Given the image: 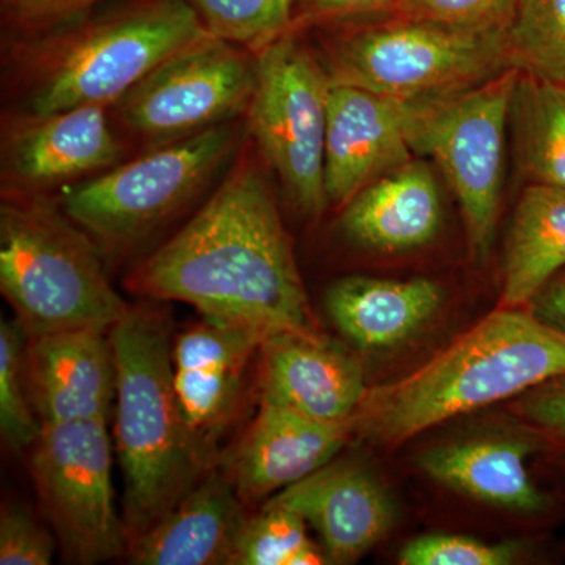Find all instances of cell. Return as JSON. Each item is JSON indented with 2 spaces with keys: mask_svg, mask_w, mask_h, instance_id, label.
I'll list each match as a JSON object with an SVG mask.
<instances>
[{
  "mask_svg": "<svg viewBox=\"0 0 565 565\" xmlns=\"http://www.w3.org/2000/svg\"><path fill=\"white\" fill-rule=\"evenodd\" d=\"M111 463L107 419L43 424L32 446L33 484L68 563L102 564L129 550Z\"/></svg>",
  "mask_w": 565,
  "mask_h": 565,
  "instance_id": "30bf717a",
  "label": "cell"
},
{
  "mask_svg": "<svg viewBox=\"0 0 565 565\" xmlns=\"http://www.w3.org/2000/svg\"><path fill=\"white\" fill-rule=\"evenodd\" d=\"M553 463H555L557 470L565 473V451L557 452V455L553 457Z\"/></svg>",
  "mask_w": 565,
  "mask_h": 565,
  "instance_id": "d590c367",
  "label": "cell"
},
{
  "mask_svg": "<svg viewBox=\"0 0 565 565\" xmlns=\"http://www.w3.org/2000/svg\"><path fill=\"white\" fill-rule=\"evenodd\" d=\"M120 140L107 107L79 106L14 122L3 140V178L14 192L41 189L117 166Z\"/></svg>",
  "mask_w": 565,
  "mask_h": 565,
  "instance_id": "2e32d148",
  "label": "cell"
},
{
  "mask_svg": "<svg viewBox=\"0 0 565 565\" xmlns=\"http://www.w3.org/2000/svg\"><path fill=\"white\" fill-rule=\"evenodd\" d=\"M262 399L322 423H351L367 388L362 366L321 334L277 333L259 351Z\"/></svg>",
  "mask_w": 565,
  "mask_h": 565,
  "instance_id": "ac0fdd59",
  "label": "cell"
},
{
  "mask_svg": "<svg viewBox=\"0 0 565 565\" xmlns=\"http://www.w3.org/2000/svg\"><path fill=\"white\" fill-rule=\"evenodd\" d=\"M269 500L299 512L321 537L330 564L362 559L396 520L392 494L355 460H332Z\"/></svg>",
  "mask_w": 565,
  "mask_h": 565,
  "instance_id": "9a60e30c",
  "label": "cell"
},
{
  "mask_svg": "<svg viewBox=\"0 0 565 565\" xmlns=\"http://www.w3.org/2000/svg\"><path fill=\"white\" fill-rule=\"evenodd\" d=\"M109 332L77 329L29 338L25 379L41 423L109 422L117 393Z\"/></svg>",
  "mask_w": 565,
  "mask_h": 565,
  "instance_id": "e0dca14e",
  "label": "cell"
},
{
  "mask_svg": "<svg viewBox=\"0 0 565 565\" xmlns=\"http://www.w3.org/2000/svg\"><path fill=\"white\" fill-rule=\"evenodd\" d=\"M125 285L266 337L321 334L273 188L247 150L202 210L137 263Z\"/></svg>",
  "mask_w": 565,
  "mask_h": 565,
  "instance_id": "6da1fadb",
  "label": "cell"
},
{
  "mask_svg": "<svg viewBox=\"0 0 565 565\" xmlns=\"http://www.w3.org/2000/svg\"><path fill=\"white\" fill-rule=\"evenodd\" d=\"M236 143L230 122L156 145L62 195L63 211L102 252L132 247L202 192Z\"/></svg>",
  "mask_w": 565,
  "mask_h": 565,
  "instance_id": "ba28073f",
  "label": "cell"
},
{
  "mask_svg": "<svg viewBox=\"0 0 565 565\" xmlns=\"http://www.w3.org/2000/svg\"><path fill=\"white\" fill-rule=\"evenodd\" d=\"M326 68L297 39L282 33L256 52V84L248 104V129L263 162L280 180L289 202L319 217L326 192Z\"/></svg>",
  "mask_w": 565,
  "mask_h": 565,
  "instance_id": "9c48e42d",
  "label": "cell"
},
{
  "mask_svg": "<svg viewBox=\"0 0 565 565\" xmlns=\"http://www.w3.org/2000/svg\"><path fill=\"white\" fill-rule=\"evenodd\" d=\"M330 564L322 545L308 535V523L288 505L267 500L258 514L247 516L232 565Z\"/></svg>",
  "mask_w": 565,
  "mask_h": 565,
  "instance_id": "484cf974",
  "label": "cell"
},
{
  "mask_svg": "<svg viewBox=\"0 0 565 565\" xmlns=\"http://www.w3.org/2000/svg\"><path fill=\"white\" fill-rule=\"evenodd\" d=\"M511 68L565 85V0H514L508 29Z\"/></svg>",
  "mask_w": 565,
  "mask_h": 565,
  "instance_id": "d4e9b609",
  "label": "cell"
},
{
  "mask_svg": "<svg viewBox=\"0 0 565 565\" xmlns=\"http://www.w3.org/2000/svg\"><path fill=\"white\" fill-rule=\"evenodd\" d=\"M537 446L522 438L457 441L424 452L419 467L434 481L481 503L541 515L552 511L553 501L527 470V459Z\"/></svg>",
  "mask_w": 565,
  "mask_h": 565,
  "instance_id": "44dd1931",
  "label": "cell"
},
{
  "mask_svg": "<svg viewBox=\"0 0 565 565\" xmlns=\"http://www.w3.org/2000/svg\"><path fill=\"white\" fill-rule=\"evenodd\" d=\"M441 302L440 285L427 278L403 281L355 275L334 281L326 296L334 327L367 351L403 343L437 313Z\"/></svg>",
  "mask_w": 565,
  "mask_h": 565,
  "instance_id": "7402d4cb",
  "label": "cell"
},
{
  "mask_svg": "<svg viewBox=\"0 0 565 565\" xmlns=\"http://www.w3.org/2000/svg\"><path fill=\"white\" fill-rule=\"evenodd\" d=\"M514 0H396L397 20L445 25H481L509 17Z\"/></svg>",
  "mask_w": 565,
  "mask_h": 565,
  "instance_id": "4dcf8cb0",
  "label": "cell"
},
{
  "mask_svg": "<svg viewBox=\"0 0 565 565\" xmlns=\"http://www.w3.org/2000/svg\"><path fill=\"white\" fill-rule=\"evenodd\" d=\"M563 87H564V90H565V85H563Z\"/></svg>",
  "mask_w": 565,
  "mask_h": 565,
  "instance_id": "8d00e7d4",
  "label": "cell"
},
{
  "mask_svg": "<svg viewBox=\"0 0 565 565\" xmlns=\"http://www.w3.org/2000/svg\"><path fill=\"white\" fill-rule=\"evenodd\" d=\"M526 308L539 321L565 334V269L550 280Z\"/></svg>",
  "mask_w": 565,
  "mask_h": 565,
  "instance_id": "e575fe53",
  "label": "cell"
},
{
  "mask_svg": "<svg viewBox=\"0 0 565 565\" xmlns=\"http://www.w3.org/2000/svg\"><path fill=\"white\" fill-rule=\"evenodd\" d=\"M109 333L117 364L115 448L131 545L211 468L196 452L178 405L169 318L150 307H131Z\"/></svg>",
  "mask_w": 565,
  "mask_h": 565,
  "instance_id": "3957f363",
  "label": "cell"
},
{
  "mask_svg": "<svg viewBox=\"0 0 565 565\" xmlns=\"http://www.w3.org/2000/svg\"><path fill=\"white\" fill-rule=\"evenodd\" d=\"M396 0H296L292 31L313 24H334L364 14L392 11Z\"/></svg>",
  "mask_w": 565,
  "mask_h": 565,
  "instance_id": "836d02e7",
  "label": "cell"
},
{
  "mask_svg": "<svg viewBox=\"0 0 565 565\" xmlns=\"http://www.w3.org/2000/svg\"><path fill=\"white\" fill-rule=\"evenodd\" d=\"M215 39L258 52L292 31L296 0H185Z\"/></svg>",
  "mask_w": 565,
  "mask_h": 565,
  "instance_id": "4316f807",
  "label": "cell"
},
{
  "mask_svg": "<svg viewBox=\"0 0 565 565\" xmlns=\"http://www.w3.org/2000/svg\"><path fill=\"white\" fill-rule=\"evenodd\" d=\"M565 373V334L530 308H498L430 362L367 390L352 434L396 446L438 424L522 396Z\"/></svg>",
  "mask_w": 565,
  "mask_h": 565,
  "instance_id": "7a4b0ae2",
  "label": "cell"
},
{
  "mask_svg": "<svg viewBox=\"0 0 565 565\" xmlns=\"http://www.w3.org/2000/svg\"><path fill=\"white\" fill-rule=\"evenodd\" d=\"M522 552V544H487L455 534H429L414 539L399 553L403 565H508Z\"/></svg>",
  "mask_w": 565,
  "mask_h": 565,
  "instance_id": "f1b7e54d",
  "label": "cell"
},
{
  "mask_svg": "<svg viewBox=\"0 0 565 565\" xmlns=\"http://www.w3.org/2000/svg\"><path fill=\"white\" fill-rule=\"evenodd\" d=\"M351 423H322L262 399L259 412L221 471L244 503H258L332 462L344 448Z\"/></svg>",
  "mask_w": 565,
  "mask_h": 565,
  "instance_id": "5bb4252c",
  "label": "cell"
},
{
  "mask_svg": "<svg viewBox=\"0 0 565 565\" xmlns=\"http://www.w3.org/2000/svg\"><path fill=\"white\" fill-rule=\"evenodd\" d=\"M441 226V199L433 170L414 161L384 174L345 204L341 230L367 250H415L435 239Z\"/></svg>",
  "mask_w": 565,
  "mask_h": 565,
  "instance_id": "ffe728a7",
  "label": "cell"
},
{
  "mask_svg": "<svg viewBox=\"0 0 565 565\" xmlns=\"http://www.w3.org/2000/svg\"><path fill=\"white\" fill-rule=\"evenodd\" d=\"M520 161L534 184L565 189V90L520 73L514 104Z\"/></svg>",
  "mask_w": 565,
  "mask_h": 565,
  "instance_id": "cb8c5ba5",
  "label": "cell"
},
{
  "mask_svg": "<svg viewBox=\"0 0 565 565\" xmlns=\"http://www.w3.org/2000/svg\"><path fill=\"white\" fill-rule=\"evenodd\" d=\"M503 20L445 25L397 20L341 33L329 43L332 84L355 85L399 102L475 87L511 70Z\"/></svg>",
  "mask_w": 565,
  "mask_h": 565,
  "instance_id": "8992f818",
  "label": "cell"
},
{
  "mask_svg": "<svg viewBox=\"0 0 565 565\" xmlns=\"http://www.w3.org/2000/svg\"><path fill=\"white\" fill-rule=\"evenodd\" d=\"M519 70L465 90L407 103L408 141L437 163L462 207L475 259L492 248L503 191L505 126Z\"/></svg>",
  "mask_w": 565,
  "mask_h": 565,
  "instance_id": "52a82bcc",
  "label": "cell"
},
{
  "mask_svg": "<svg viewBox=\"0 0 565 565\" xmlns=\"http://www.w3.org/2000/svg\"><path fill=\"white\" fill-rule=\"evenodd\" d=\"M255 84V52L210 35L162 62L114 109L122 128L156 147L247 111Z\"/></svg>",
  "mask_w": 565,
  "mask_h": 565,
  "instance_id": "8fae6325",
  "label": "cell"
},
{
  "mask_svg": "<svg viewBox=\"0 0 565 565\" xmlns=\"http://www.w3.org/2000/svg\"><path fill=\"white\" fill-rule=\"evenodd\" d=\"M185 0H137L77 22L33 58L29 111L115 106L167 58L210 36Z\"/></svg>",
  "mask_w": 565,
  "mask_h": 565,
  "instance_id": "5b68a950",
  "label": "cell"
},
{
  "mask_svg": "<svg viewBox=\"0 0 565 565\" xmlns=\"http://www.w3.org/2000/svg\"><path fill=\"white\" fill-rule=\"evenodd\" d=\"M221 470L212 468L161 522L129 545L137 565H232L247 514Z\"/></svg>",
  "mask_w": 565,
  "mask_h": 565,
  "instance_id": "d6986e66",
  "label": "cell"
},
{
  "mask_svg": "<svg viewBox=\"0 0 565 565\" xmlns=\"http://www.w3.org/2000/svg\"><path fill=\"white\" fill-rule=\"evenodd\" d=\"M55 541L31 511L14 505L0 516V564L50 565Z\"/></svg>",
  "mask_w": 565,
  "mask_h": 565,
  "instance_id": "f546056e",
  "label": "cell"
},
{
  "mask_svg": "<svg viewBox=\"0 0 565 565\" xmlns=\"http://www.w3.org/2000/svg\"><path fill=\"white\" fill-rule=\"evenodd\" d=\"M514 408L531 429L565 451V373L523 393Z\"/></svg>",
  "mask_w": 565,
  "mask_h": 565,
  "instance_id": "1f68e13d",
  "label": "cell"
},
{
  "mask_svg": "<svg viewBox=\"0 0 565 565\" xmlns=\"http://www.w3.org/2000/svg\"><path fill=\"white\" fill-rule=\"evenodd\" d=\"M0 291L28 340L109 332L132 307L110 285L90 234L40 193L13 191L0 206Z\"/></svg>",
  "mask_w": 565,
  "mask_h": 565,
  "instance_id": "277c9868",
  "label": "cell"
},
{
  "mask_svg": "<svg viewBox=\"0 0 565 565\" xmlns=\"http://www.w3.org/2000/svg\"><path fill=\"white\" fill-rule=\"evenodd\" d=\"M266 334L243 323L203 318L173 340V386L185 429L207 467L243 404L247 373Z\"/></svg>",
  "mask_w": 565,
  "mask_h": 565,
  "instance_id": "7c38bea8",
  "label": "cell"
},
{
  "mask_svg": "<svg viewBox=\"0 0 565 565\" xmlns=\"http://www.w3.org/2000/svg\"><path fill=\"white\" fill-rule=\"evenodd\" d=\"M28 338L17 321L0 322V433L14 451L32 448L43 423L36 419L28 379L24 353Z\"/></svg>",
  "mask_w": 565,
  "mask_h": 565,
  "instance_id": "83f0119b",
  "label": "cell"
},
{
  "mask_svg": "<svg viewBox=\"0 0 565 565\" xmlns=\"http://www.w3.org/2000/svg\"><path fill=\"white\" fill-rule=\"evenodd\" d=\"M99 0H0L2 13L18 28L43 31L70 24Z\"/></svg>",
  "mask_w": 565,
  "mask_h": 565,
  "instance_id": "d6a6232c",
  "label": "cell"
},
{
  "mask_svg": "<svg viewBox=\"0 0 565 565\" xmlns=\"http://www.w3.org/2000/svg\"><path fill=\"white\" fill-rule=\"evenodd\" d=\"M564 269L565 189L530 182L505 245L500 307L526 308Z\"/></svg>",
  "mask_w": 565,
  "mask_h": 565,
  "instance_id": "603a6c76",
  "label": "cell"
},
{
  "mask_svg": "<svg viewBox=\"0 0 565 565\" xmlns=\"http://www.w3.org/2000/svg\"><path fill=\"white\" fill-rule=\"evenodd\" d=\"M407 103L332 84L327 96L326 192L345 206L371 182L412 161Z\"/></svg>",
  "mask_w": 565,
  "mask_h": 565,
  "instance_id": "4fadbf2b",
  "label": "cell"
}]
</instances>
